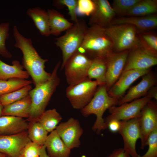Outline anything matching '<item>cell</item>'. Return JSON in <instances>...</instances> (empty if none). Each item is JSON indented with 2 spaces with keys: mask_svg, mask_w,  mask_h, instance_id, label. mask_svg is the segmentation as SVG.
<instances>
[{
  "mask_svg": "<svg viewBox=\"0 0 157 157\" xmlns=\"http://www.w3.org/2000/svg\"><path fill=\"white\" fill-rule=\"evenodd\" d=\"M44 145L50 157H69L71 149L61 139L56 130L48 135Z\"/></svg>",
  "mask_w": 157,
  "mask_h": 157,
  "instance_id": "ffe728a7",
  "label": "cell"
},
{
  "mask_svg": "<svg viewBox=\"0 0 157 157\" xmlns=\"http://www.w3.org/2000/svg\"><path fill=\"white\" fill-rule=\"evenodd\" d=\"M151 99L154 98L156 100L157 99V87L154 86L150 89L147 95Z\"/></svg>",
  "mask_w": 157,
  "mask_h": 157,
  "instance_id": "60d3db41",
  "label": "cell"
},
{
  "mask_svg": "<svg viewBox=\"0 0 157 157\" xmlns=\"http://www.w3.org/2000/svg\"><path fill=\"white\" fill-rule=\"evenodd\" d=\"M95 5L93 0H78L77 9L80 15L90 16L94 11Z\"/></svg>",
  "mask_w": 157,
  "mask_h": 157,
  "instance_id": "74e56055",
  "label": "cell"
},
{
  "mask_svg": "<svg viewBox=\"0 0 157 157\" xmlns=\"http://www.w3.org/2000/svg\"><path fill=\"white\" fill-rule=\"evenodd\" d=\"M32 89L31 85L25 86L18 90L0 96V101L4 106L25 97L28 95Z\"/></svg>",
  "mask_w": 157,
  "mask_h": 157,
  "instance_id": "1f68e13d",
  "label": "cell"
},
{
  "mask_svg": "<svg viewBox=\"0 0 157 157\" xmlns=\"http://www.w3.org/2000/svg\"><path fill=\"white\" fill-rule=\"evenodd\" d=\"M60 114L55 108L45 110L37 121L49 132L56 129L62 119Z\"/></svg>",
  "mask_w": 157,
  "mask_h": 157,
  "instance_id": "83f0119b",
  "label": "cell"
},
{
  "mask_svg": "<svg viewBox=\"0 0 157 157\" xmlns=\"http://www.w3.org/2000/svg\"><path fill=\"white\" fill-rule=\"evenodd\" d=\"M89 27L83 19H78L72 26L66 31L63 36L55 38V44L60 49L62 54L61 69L69 58L81 46Z\"/></svg>",
  "mask_w": 157,
  "mask_h": 157,
  "instance_id": "5b68a950",
  "label": "cell"
},
{
  "mask_svg": "<svg viewBox=\"0 0 157 157\" xmlns=\"http://www.w3.org/2000/svg\"><path fill=\"white\" fill-rule=\"evenodd\" d=\"M107 157H131L123 149L119 148L115 149Z\"/></svg>",
  "mask_w": 157,
  "mask_h": 157,
  "instance_id": "f35d334b",
  "label": "cell"
},
{
  "mask_svg": "<svg viewBox=\"0 0 157 157\" xmlns=\"http://www.w3.org/2000/svg\"><path fill=\"white\" fill-rule=\"evenodd\" d=\"M7 157H8V156H7Z\"/></svg>",
  "mask_w": 157,
  "mask_h": 157,
  "instance_id": "7dc6e473",
  "label": "cell"
},
{
  "mask_svg": "<svg viewBox=\"0 0 157 157\" xmlns=\"http://www.w3.org/2000/svg\"><path fill=\"white\" fill-rule=\"evenodd\" d=\"M147 145L149 146L147 151L143 155H139L138 157H157V127L150 134Z\"/></svg>",
  "mask_w": 157,
  "mask_h": 157,
  "instance_id": "d590c367",
  "label": "cell"
},
{
  "mask_svg": "<svg viewBox=\"0 0 157 157\" xmlns=\"http://www.w3.org/2000/svg\"><path fill=\"white\" fill-rule=\"evenodd\" d=\"M141 47L157 56V36L148 32H138Z\"/></svg>",
  "mask_w": 157,
  "mask_h": 157,
  "instance_id": "4dcf8cb0",
  "label": "cell"
},
{
  "mask_svg": "<svg viewBox=\"0 0 157 157\" xmlns=\"http://www.w3.org/2000/svg\"><path fill=\"white\" fill-rule=\"evenodd\" d=\"M119 100L109 95L106 85L99 86L90 101L81 109L84 116L92 114L96 115V119L92 127L94 131L100 133L101 131L107 128L103 114L107 109L118 104Z\"/></svg>",
  "mask_w": 157,
  "mask_h": 157,
  "instance_id": "277c9868",
  "label": "cell"
},
{
  "mask_svg": "<svg viewBox=\"0 0 157 157\" xmlns=\"http://www.w3.org/2000/svg\"><path fill=\"white\" fill-rule=\"evenodd\" d=\"M150 71V69H148L131 70L123 72L108 91V94L111 97L120 99L135 81Z\"/></svg>",
  "mask_w": 157,
  "mask_h": 157,
  "instance_id": "2e32d148",
  "label": "cell"
},
{
  "mask_svg": "<svg viewBox=\"0 0 157 157\" xmlns=\"http://www.w3.org/2000/svg\"><path fill=\"white\" fill-rule=\"evenodd\" d=\"M3 108L4 106L3 105L0 101V117L3 115L2 113Z\"/></svg>",
  "mask_w": 157,
  "mask_h": 157,
  "instance_id": "7bdbcfd3",
  "label": "cell"
},
{
  "mask_svg": "<svg viewBox=\"0 0 157 157\" xmlns=\"http://www.w3.org/2000/svg\"><path fill=\"white\" fill-rule=\"evenodd\" d=\"M13 31L15 40L14 46L21 51L22 65L32 78L35 86L46 81L51 75L45 70V64L48 60L42 58L33 46L31 39L22 34L16 25L14 26Z\"/></svg>",
  "mask_w": 157,
  "mask_h": 157,
  "instance_id": "6da1fadb",
  "label": "cell"
},
{
  "mask_svg": "<svg viewBox=\"0 0 157 157\" xmlns=\"http://www.w3.org/2000/svg\"><path fill=\"white\" fill-rule=\"evenodd\" d=\"M140 117L120 121V128L118 132L123 138V149L131 157H138L139 155L136 152V144L141 137Z\"/></svg>",
  "mask_w": 157,
  "mask_h": 157,
  "instance_id": "30bf717a",
  "label": "cell"
},
{
  "mask_svg": "<svg viewBox=\"0 0 157 157\" xmlns=\"http://www.w3.org/2000/svg\"><path fill=\"white\" fill-rule=\"evenodd\" d=\"M42 146L30 141L25 146L19 157L40 156Z\"/></svg>",
  "mask_w": 157,
  "mask_h": 157,
  "instance_id": "8d00e7d4",
  "label": "cell"
},
{
  "mask_svg": "<svg viewBox=\"0 0 157 157\" xmlns=\"http://www.w3.org/2000/svg\"><path fill=\"white\" fill-rule=\"evenodd\" d=\"M81 157H85V156H83Z\"/></svg>",
  "mask_w": 157,
  "mask_h": 157,
  "instance_id": "f6af8a7d",
  "label": "cell"
},
{
  "mask_svg": "<svg viewBox=\"0 0 157 157\" xmlns=\"http://www.w3.org/2000/svg\"><path fill=\"white\" fill-rule=\"evenodd\" d=\"M78 51L89 57L106 59L113 51V43L104 28L96 26L89 27Z\"/></svg>",
  "mask_w": 157,
  "mask_h": 157,
  "instance_id": "3957f363",
  "label": "cell"
},
{
  "mask_svg": "<svg viewBox=\"0 0 157 157\" xmlns=\"http://www.w3.org/2000/svg\"><path fill=\"white\" fill-rule=\"evenodd\" d=\"M60 65V61L58 62L49 78L29 91L28 94L31 99V106L30 116L27 119L29 122L37 121L45 110L51 96L60 83L57 72Z\"/></svg>",
  "mask_w": 157,
  "mask_h": 157,
  "instance_id": "7a4b0ae2",
  "label": "cell"
},
{
  "mask_svg": "<svg viewBox=\"0 0 157 157\" xmlns=\"http://www.w3.org/2000/svg\"><path fill=\"white\" fill-rule=\"evenodd\" d=\"M141 133L140 148L147 145L148 138L151 133L157 127V105L151 100L143 108L140 117Z\"/></svg>",
  "mask_w": 157,
  "mask_h": 157,
  "instance_id": "5bb4252c",
  "label": "cell"
},
{
  "mask_svg": "<svg viewBox=\"0 0 157 157\" xmlns=\"http://www.w3.org/2000/svg\"><path fill=\"white\" fill-rule=\"evenodd\" d=\"M140 0H114L112 6L115 14L121 17L125 14Z\"/></svg>",
  "mask_w": 157,
  "mask_h": 157,
  "instance_id": "836d02e7",
  "label": "cell"
},
{
  "mask_svg": "<svg viewBox=\"0 0 157 157\" xmlns=\"http://www.w3.org/2000/svg\"><path fill=\"white\" fill-rule=\"evenodd\" d=\"M122 24L132 25L139 32H148L157 28V16L155 14L144 17H120L114 18L110 25Z\"/></svg>",
  "mask_w": 157,
  "mask_h": 157,
  "instance_id": "d6986e66",
  "label": "cell"
},
{
  "mask_svg": "<svg viewBox=\"0 0 157 157\" xmlns=\"http://www.w3.org/2000/svg\"><path fill=\"white\" fill-rule=\"evenodd\" d=\"M120 126V121L113 120L107 124V128L112 132H118Z\"/></svg>",
  "mask_w": 157,
  "mask_h": 157,
  "instance_id": "ab89813d",
  "label": "cell"
},
{
  "mask_svg": "<svg viewBox=\"0 0 157 157\" xmlns=\"http://www.w3.org/2000/svg\"><path fill=\"white\" fill-rule=\"evenodd\" d=\"M9 22L0 24V55L6 58H10L12 55L7 49L6 42L9 37Z\"/></svg>",
  "mask_w": 157,
  "mask_h": 157,
  "instance_id": "d6a6232c",
  "label": "cell"
},
{
  "mask_svg": "<svg viewBox=\"0 0 157 157\" xmlns=\"http://www.w3.org/2000/svg\"><path fill=\"white\" fill-rule=\"evenodd\" d=\"M32 83L30 80L19 78L7 80L0 79V96L31 85Z\"/></svg>",
  "mask_w": 157,
  "mask_h": 157,
  "instance_id": "f546056e",
  "label": "cell"
},
{
  "mask_svg": "<svg viewBox=\"0 0 157 157\" xmlns=\"http://www.w3.org/2000/svg\"><path fill=\"white\" fill-rule=\"evenodd\" d=\"M56 130L69 148L71 149L79 147L80 138L83 130L77 119L70 118L67 121L59 124Z\"/></svg>",
  "mask_w": 157,
  "mask_h": 157,
  "instance_id": "7c38bea8",
  "label": "cell"
},
{
  "mask_svg": "<svg viewBox=\"0 0 157 157\" xmlns=\"http://www.w3.org/2000/svg\"><path fill=\"white\" fill-rule=\"evenodd\" d=\"M12 65H8L0 59V79L7 80L13 78H28L30 76L18 60H14Z\"/></svg>",
  "mask_w": 157,
  "mask_h": 157,
  "instance_id": "cb8c5ba5",
  "label": "cell"
},
{
  "mask_svg": "<svg viewBox=\"0 0 157 157\" xmlns=\"http://www.w3.org/2000/svg\"><path fill=\"white\" fill-rule=\"evenodd\" d=\"M40 157V156H39V157Z\"/></svg>",
  "mask_w": 157,
  "mask_h": 157,
  "instance_id": "bcb514c9",
  "label": "cell"
},
{
  "mask_svg": "<svg viewBox=\"0 0 157 157\" xmlns=\"http://www.w3.org/2000/svg\"><path fill=\"white\" fill-rule=\"evenodd\" d=\"M157 11L156 0H140L124 16H148L156 14Z\"/></svg>",
  "mask_w": 157,
  "mask_h": 157,
  "instance_id": "4316f807",
  "label": "cell"
},
{
  "mask_svg": "<svg viewBox=\"0 0 157 157\" xmlns=\"http://www.w3.org/2000/svg\"><path fill=\"white\" fill-rule=\"evenodd\" d=\"M28 123L23 118L3 115L0 117V135H13L26 131Z\"/></svg>",
  "mask_w": 157,
  "mask_h": 157,
  "instance_id": "44dd1931",
  "label": "cell"
},
{
  "mask_svg": "<svg viewBox=\"0 0 157 157\" xmlns=\"http://www.w3.org/2000/svg\"><path fill=\"white\" fill-rule=\"evenodd\" d=\"M26 13L32 19L41 35L46 37L51 35L47 11L40 7H35L28 8Z\"/></svg>",
  "mask_w": 157,
  "mask_h": 157,
  "instance_id": "603a6c76",
  "label": "cell"
},
{
  "mask_svg": "<svg viewBox=\"0 0 157 157\" xmlns=\"http://www.w3.org/2000/svg\"><path fill=\"white\" fill-rule=\"evenodd\" d=\"M104 30L113 43L114 51L130 50L141 47L138 35V31L132 25L127 24L110 25Z\"/></svg>",
  "mask_w": 157,
  "mask_h": 157,
  "instance_id": "8992f818",
  "label": "cell"
},
{
  "mask_svg": "<svg viewBox=\"0 0 157 157\" xmlns=\"http://www.w3.org/2000/svg\"><path fill=\"white\" fill-rule=\"evenodd\" d=\"M151 99L146 95L119 106L110 107L108 109L110 114L104 119L107 126V124L112 120H127L140 117L142 109Z\"/></svg>",
  "mask_w": 157,
  "mask_h": 157,
  "instance_id": "9c48e42d",
  "label": "cell"
},
{
  "mask_svg": "<svg viewBox=\"0 0 157 157\" xmlns=\"http://www.w3.org/2000/svg\"><path fill=\"white\" fill-rule=\"evenodd\" d=\"M27 131L31 141L41 146L44 145L48 135V132L38 121L29 122Z\"/></svg>",
  "mask_w": 157,
  "mask_h": 157,
  "instance_id": "f1b7e54d",
  "label": "cell"
},
{
  "mask_svg": "<svg viewBox=\"0 0 157 157\" xmlns=\"http://www.w3.org/2000/svg\"><path fill=\"white\" fill-rule=\"evenodd\" d=\"M51 35L58 36L70 28L73 24L69 21L60 12L53 9L47 10Z\"/></svg>",
  "mask_w": 157,
  "mask_h": 157,
  "instance_id": "d4e9b609",
  "label": "cell"
},
{
  "mask_svg": "<svg viewBox=\"0 0 157 157\" xmlns=\"http://www.w3.org/2000/svg\"><path fill=\"white\" fill-rule=\"evenodd\" d=\"M142 76L139 83L132 87L126 94L119 100L118 104L129 102L146 95L150 89L156 85V77L150 71Z\"/></svg>",
  "mask_w": 157,
  "mask_h": 157,
  "instance_id": "ac0fdd59",
  "label": "cell"
},
{
  "mask_svg": "<svg viewBox=\"0 0 157 157\" xmlns=\"http://www.w3.org/2000/svg\"><path fill=\"white\" fill-rule=\"evenodd\" d=\"M106 72V59L100 57L92 58L88 70V78L95 79L98 86L105 85Z\"/></svg>",
  "mask_w": 157,
  "mask_h": 157,
  "instance_id": "484cf974",
  "label": "cell"
},
{
  "mask_svg": "<svg viewBox=\"0 0 157 157\" xmlns=\"http://www.w3.org/2000/svg\"><path fill=\"white\" fill-rule=\"evenodd\" d=\"M92 58L78 51L69 58L63 68L69 85H75L88 78V70Z\"/></svg>",
  "mask_w": 157,
  "mask_h": 157,
  "instance_id": "52a82bcc",
  "label": "cell"
},
{
  "mask_svg": "<svg viewBox=\"0 0 157 157\" xmlns=\"http://www.w3.org/2000/svg\"><path fill=\"white\" fill-rule=\"evenodd\" d=\"M129 50L119 52L113 51L106 58V85L108 91L122 74Z\"/></svg>",
  "mask_w": 157,
  "mask_h": 157,
  "instance_id": "8fae6325",
  "label": "cell"
},
{
  "mask_svg": "<svg viewBox=\"0 0 157 157\" xmlns=\"http://www.w3.org/2000/svg\"><path fill=\"white\" fill-rule=\"evenodd\" d=\"M40 157H50L48 155L45 146L44 145L42 146L40 155Z\"/></svg>",
  "mask_w": 157,
  "mask_h": 157,
  "instance_id": "b9f144b4",
  "label": "cell"
},
{
  "mask_svg": "<svg viewBox=\"0 0 157 157\" xmlns=\"http://www.w3.org/2000/svg\"><path fill=\"white\" fill-rule=\"evenodd\" d=\"M95 9L90 16L89 24L105 28L110 25L116 15L107 0H93Z\"/></svg>",
  "mask_w": 157,
  "mask_h": 157,
  "instance_id": "e0dca14e",
  "label": "cell"
},
{
  "mask_svg": "<svg viewBox=\"0 0 157 157\" xmlns=\"http://www.w3.org/2000/svg\"><path fill=\"white\" fill-rule=\"evenodd\" d=\"M30 141L26 131L13 135H0V152L9 157H19Z\"/></svg>",
  "mask_w": 157,
  "mask_h": 157,
  "instance_id": "9a60e30c",
  "label": "cell"
},
{
  "mask_svg": "<svg viewBox=\"0 0 157 157\" xmlns=\"http://www.w3.org/2000/svg\"><path fill=\"white\" fill-rule=\"evenodd\" d=\"M31 100L28 94L23 98L4 106L2 115L28 119L30 116Z\"/></svg>",
  "mask_w": 157,
  "mask_h": 157,
  "instance_id": "7402d4cb",
  "label": "cell"
},
{
  "mask_svg": "<svg viewBox=\"0 0 157 157\" xmlns=\"http://www.w3.org/2000/svg\"><path fill=\"white\" fill-rule=\"evenodd\" d=\"M97 82L87 78L75 85L69 86L66 95L73 108L82 109L90 101L98 86Z\"/></svg>",
  "mask_w": 157,
  "mask_h": 157,
  "instance_id": "ba28073f",
  "label": "cell"
},
{
  "mask_svg": "<svg viewBox=\"0 0 157 157\" xmlns=\"http://www.w3.org/2000/svg\"><path fill=\"white\" fill-rule=\"evenodd\" d=\"M7 156L5 154L0 152V157H7Z\"/></svg>",
  "mask_w": 157,
  "mask_h": 157,
  "instance_id": "ee69618b",
  "label": "cell"
},
{
  "mask_svg": "<svg viewBox=\"0 0 157 157\" xmlns=\"http://www.w3.org/2000/svg\"><path fill=\"white\" fill-rule=\"evenodd\" d=\"M77 3V0H57L53 1V4L57 8L62 6H66L68 8L71 20L74 23L78 20L76 13Z\"/></svg>",
  "mask_w": 157,
  "mask_h": 157,
  "instance_id": "e575fe53",
  "label": "cell"
},
{
  "mask_svg": "<svg viewBox=\"0 0 157 157\" xmlns=\"http://www.w3.org/2000/svg\"><path fill=\"white\" fill-rule=\"evenodd\" d=\"M157 64V56L138 47L129 50L123 72L131 70L150 69Z\"/></svg>",
  "mask_w": 157,
  "mask_h": 157,
  "instance_id": "4fadbf2b",
  "label": "cell"
}]
</instances>
